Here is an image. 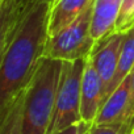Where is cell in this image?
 Returning <instances> with one entry per match:
<instances>
[{
  "mask_svg": "<svg viewBox=\"0 0 134 134\" xmlns=\"http://www.w3.org/2000/svg\"><path fill=\"white\" fill-rule=\"evenodd\" d=\"M50 3L29 8L11 38L0 46V116L25 91L45 58Z\"/></svg>",
  "mask_w": 134,
  "mask_h": 134,
  "instance_id": "cell-1",
  "label": "cell"
},
{
  "mask_svg": "<svg viewBox=\"0 0 134 134\" xmlns=\"http://www.w3.org/2000/svg\"><path fill=\"white\" fill-rule=\"evenodd\" d=\"M63 62L43 58L25 88L23 134H49Z\"/></svg>",
  "mask_w": 134,
  "mask_h": 134,
  "instance_id": "cell-2",
  "label": "cell"
},
{
  "mask_svg": "<svg viewBox=\"0 0 134 134\" xmlns=\"http://www.w3.org/2000/svg\"><path fill=\"white\" fill-rule=\"evenodd\" d=\"M93 4L74 23L49 37L45 58L60 62H76L90 58L97 47L91 33Z\"/></svg>",
  "mask_w": 134,
  "mask_h": 134,
  "instance_id": "cell-3",
  "label": "cell"
},
{
  "mask_svg": "<svg viewBox=\"0 0 134 134\" xmlns=\"http://www.w3.org/2000/svg\"><path fill=\"white\" fill-rule=\"evenodd\" d=\"M86 60L63 62L59 87L57 92L55 110L49 134H54L67 126L82 122V78Z\"/></svg>",
  "mask_w": 134,
  "mask_h": 134,
  "instance_id": "cell-4",
  "label": "cell"
},
{
  "mask_svg": "<svg viewBox=\"0 0 134 134\" xmlns=\"http://www.w3.org/2000/svg\"><path fill=\"white\" fill-rule=\"evenodd\" d=\"M105 100V87L101 76L90 58L86 59V66L82 78V103L80 114L82 120L90 125L95 124V120L100 112Z\"/></svg>",
  "mask_w": 134,
  "mask_h": 134,
  "instance_id": "cell-5",
  "label": "cell"
},
{
  "mask_svg": "<svg viewBox=\"0 0 134 134\" xmlns=\"http://www.w3.org/2000/svg\"><path fill=\"white\" fill-rule=\"evenodd\" d=\"M130 101V82L126 78L104 101L93 125L110 126L131 134L127 129V110Z\"/></svg>",
  "mask_w": 134,
  "mask_h": 134,
  "instance_id": "cell-6",
  "label": "cell"
},
{
  "mask_svg": "<svg viewBox=\"0 0 134 134\" xmlns=\"http://www.w3.org/2000/svg\"><path fill=\"white\" fill-rule=\"evenodd\" d=\"M122 41H124V34L114 33L110 37H108L104 42L97 45L96 50L91 55V59L96 67V70L104 82L105 99L109 95V91H110V87L117 71Z\"/></svg>",
  "mask_w": 134,
  "mask_h": 134,
  "instance_id": "cell-7",
  "label": "cell"
},
{
  "mask_svg": "<svg viewBox=\"0 0 134 134\" xmlns=\"http://www.w3.org/2000/svg\"><path fill=\"white\" fill-rule=\"evenodd\" d=\"M121 3L122 0H95L91 33L97 45L114 34Z\"/></svg>",
  "mask_w": 134,
  "mask_h": 134,
  "instance_id": "cell-8",
  "label": "cell"
},
{
  "mask_svg": "<svg viewBox=\"0 0 134 134\" xmlns=\"http://www.w3.org/2000/svg\"><path fill=\"white\" fill-rule=\"evenodd\" d=\"M93 3L95 0H51L49 11V37L74 23Z\"/></svg>",
  "mask_w": 134,
  "mask_h": 134,
  "instance_id": "cell-9",
  "label": "cell"
},
{
  "mask_svg": "<svg viewBox=\"0 0 134 134\" xmlns=\"http://www.w3.org/2000/svg\"><path fill=\"white\" fill-rule=\"evenodd\" d=\"M133 69H134V29H131L130 32L124 34V41H122V46H121L118 66H117V71H116V75H114L109 95L130 75Z\"/></svg>",
  "mask_w": 134,
  "mask_h": 134,
  "instance_id": "cell-10",
  "label": "cell"
},
{
  "mask_svg": "<svg viewBox=\"0 0 134 134\" xmlns=\"http://www.w3.org/2000/svg\"><path fill=\"white\" fill-rule=\"evenodd\" d=\"M24 92L0 116V134H23Z\"/></svg>",
  "mask_w": 134,
  "mask_h": 134,
  "instance_id": "cell-11",
  "label": "cell"
},
{
  "mask_svg": "<svg viewBox=\"0 0 134 134\" xmlns=\"http://www.w3.org/2000/svg\"><path fill=\"white\" fill-rule=\"evenodd\" d=\"M131 29H134V0H122L114 33L126 34Z\"/></svg>",
  "mask_w": 134,
  "mask_h": 134,
  "instance_id": "cell-12",
  "label": "cell"
},
{
  "mask_svg": "<svg viewBox=\"0 0 134 134\" xmlns=\"http://www.w3.org/2000/svg\"><path fill=\"white\" fill-rule=\"evenodd\" d=\"M130 82V101H129V110H127V129L131 133L134 129V69L127 76Z\"/></svg>",
  "mask_w": 134,
  "mask_h": 134,
  "instance_id": "cell-13",
  "label": "cell"
},
{
  "mask_svg": "<svg viewBox=\"0 0 134 134\" xmlns=\"http://www.w3.org/2000/svg\"><path fill=\"white\" fill-rule=\"evenodd\" d=\"M91 126L92 125L82 121L79 124H74L71 126H67V127H64V129H62V130H59L54 134H84L86 131H88L91 129Z\"/></svg>",
  "mask_w": 134,
  "mask_h": 134,
  "instance_id": "cell-14",
  "label": "cell"
},
{
  "mask_svg": "<svg viewBox=\"0 0 134 134\" xmlns=\"http://www.w3.org/2000/svg\"><path fill=\"white\" fill-rule=\"evenodd\" d=\"M91 134H125L122 130L117 127H110V126H100V125H92L90 129Z\"/></svg>",
  "mask_w": 134,
  "mask_h": 134,
  "instance_id": "cell-15",
  "label": "cell"
},
{
  "mask_svg": "<svg viewBox=\"0 0 134 134\" xmlns=\"http://www.w3.org/2000/svg\"><path fill=\"white\" fill-rule=\"evenodd\" d=\"M13 2H15L20 8H23L24 11H28L29 8H32V7L36 5L37 3H41V2L51 3V0H13Z\"/></svg>",
  "mask_w": 134,
  "mask_h": 134,
  "instance_id": "cell-16",
  "label": "cell"
},
{
  "mask_svg": "<svg viewBox=\"0 0 134 134\" xmlns=\"http://www.w3.org/2000/svg\"><path fill=\"white\" fill-rule=\"evenodd\" d=\"M84 134H91V133H90V130H88V131H86V133H84Z\"/></svg>",
  "mask_w": 134,
  "mask_h": 134,
  "instance_id": "cell-17",
  "label": "cell"
}]
</instances>
